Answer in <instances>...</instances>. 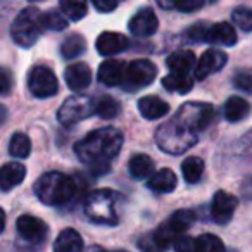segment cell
<instances>
[{
	"mask_svg": "<svg viewBox=\"0 0 252 252\" xmlns=\"http://www.w3.org/2000/svg\"><path fill=\"white\" fill-rule=\"evenodd\" d=\"M33 192L40 202L47 206H64L76 193V183L64 173L49 171L36 180L33 185Z\"/></svg>",
	"mask_w": 252,
	"mask_h": 252,
	"instance_id": "2",
	"label": "cell"
},
{
	"mask_svg": "<svg viewBox=\"0 0 252 252\" xmlns=\"http://www.w3.org/2000/svg\"><path fill=\"white\" fill-rule=\"evenodd\" d=\"M64 80H66L67 87L73 92H83L90 87L92 83V71L87 64L76 63L71 64L64 71Z\"/></svg>",
	"mask_w": 252,
	"mask_h": 252,
	"instance_id": "17",
	"label": "cell"
},
{
	"mask_svg": "<svg viewBox=\"0 0 252 252\" xmlns=\"http://www.w3.org/2000/svg\"><path fill=\"white\" fill-rule=\"evenodd\" d=\"M9 154L18 159L28 158L32 154V140L28 138V135L21 133V131L12 135L11 142H9Z\"/></svg>",
	"mask_w": 252,
	"mask_h": 252,
	"instance_id": "29",
	"label": "cell"
},
{
	"mask_svg": "<svg viewBox=\"0 0 252 252\" xmlns=\"http://www.w3.org/2000/svg\"><path fill=\"white\" fill-rule=\"evenodd\" d=\"M130 47V40L116 32H104L98 35L95 49L100 56H116Z\"/></svg>",
	"mask_w": 252,
	"mask_h": 252,
	"instance_id": "16",
	"label": "cell"
},
{
	"mask_svg": "<svg viewBox=\"0 0 252 252\" xmlns=\"http://www.w3.org/2000/svg\"><path fill=\"white\" fill-rule=\"evenodd\" d=\"M162 87L168 92H173V94H189L193 88V80L190 76L169 73L168 76L162 78Z\"/></svg>",
	"mask_w": 252,
	"mask_h": 252,
	"instance_id": "28",
	"label": "cell"
},
{
	"mask_svg": "<svg viewBox=\"0 0 252 252\" xmlns=\"http://www.w3.org/2000/svg\"><path fill=\"white\" fill-rule=\"evenodd\" d=\"M54 252H85L83 238L73 228H66L57 235L54 242Z\"/></svg>",
	"mask_w": 252,
	"mask_h": 252,
	"instance_id": "21",
	"label": "cell"
},
{
	"mask_svg": "<svg viewBox=\"0 0 252 252\" xmlns=\"http://www.w3.org/2000/svg\"><path fill=\"white\" fill-rule=\"evenodd\" d=\"M231 19L233 23L244 32H252V9L245 7V5H238L231 12Z\"/></svg>",
	"mask_w": 252,
	"mask_h": 252,
	"instance_id": "34",
	"label": "cell"
},
{
	"mask_svg": "<svg viewBox=\"0 0 252 252\" xmlns=\"http://www.w3.org/2000/svg\"><path fill=\"white\" fill-rule=\"evenodd\" d=\"M173 245H175V252H199V249H197V238L185 237V235L180 237Z\"/></svg>",
	"mask_w": 252,
	"mask_h": 252,
	"instance_id": "38",
	"label": "cell"
},
{
	"mask_svg": "<svg viewBox=\"0 0 252 252\" xmlns=\"http://www.w3.org/2000/svg\"><path fill=\"white\" fill-rule=\"evenodd\" d=\"M193 223H195V213L190 209H180L175 211L162 224H159L154 235L159 244L168 249L169 244H175L180 237H183L182 233H185Z\"/></svg>",
	"mask_w": 252,
	"mask_h": 252,
	"instance_id": "6",
	"label": "cell"
},
{
	"mask_svg": "<svg viewBox=\"0 0 252 252\" xmlns=\"http://www.w3.org/2000/svg\"><path fill=\"white\" fill-rule=\"evenodd\" d=\"M197 57L192 50H180L175 52L166 59V66L169 67L173 74H182V76H190L192 69L197 67Z\"/></svg>",
	"mask_w": 252,
	"mask_h": 252,
	"instance_id": "18",
	"label": "cell"
},
{
	"mask_svg": "<svg viewBox=\"0 0 252 252\" xmlns=\"http://www.w3.org/2000/svg\"><path fill=\"white\" fill-rule=\"evenodd\" d=\"M228 63V56L223 50L209 49L200 56L199 63L195 67V78L197 80H204V78L211 76V74L221 71Z\"/></svg>",
	"mask_w": 252,
	"mask_h": 252,
	"instance_id": "14",
	"label": "cell"
},
{
	"mask_svg": "<svg viewBox=\"0 0 252 252\" xmlns=\"http://www.w3.org/2000/svg\"><path fill=\"white\" fill-rule=\"evenodd\" d=\"M209 43L214 45H226L231 47L237 43V32L230 23H216V25L211 26L209 32Z\"/></svg>",
	"mask_w": 252,
	"mask_h": 252,
	"instance_id": "24",
	"label": "cell"
},
{
	"mask_svg": "<svg viewBox=\"0 0 252 252\" xmlns=\"http://www.w3.org/2000/svg\"><path fill=\"white\" fill-rule=\"evenodd\" d=\"M94 7L98 12H111L118 7V2L116 0H94Z\"/></svg>",
	"mask_w": 252,
	"mask_h": 252,
	"instance_id": "41",
	"label": "cell"
},
{
	"mask_svg": "<svg viewBox=\"0 0 252 252\" xmlns=\"http://www.w3.org/2000/svg\"><path fill=\"white\" fill-rule=\"evenodd\" d=\"M116 200H118V193L112 190H95L88 193V197L85 199V214L97 224L114 226L118 224V214L114 209Z\"/></svg>",
	"mask_w": 252,
	"mask_h": 252,
	"instance_id": "4",
	"label": "cell"
},
{
	"mask_svg": "<svg viewBox=\"0 0 252 252\" xmlns=\"http://www.w3.org/2000/svg\"><path fill=\"white\" fill-rule=\"evenodd\" d=\"M211 23L207 21H199L195 25H192L189 30H187V36L189 40L192 42H199V43H204L209 40V32H211Z\"/></svg>",
	"mask_w": 252,
	"mask_h": 252,
	"instance_id": "35",
	"label": "cell"
},
{
	"mask_svg": "<svg viewBox=\"0 0 252 252\" xmlns=\"http://www.w3.org/2000/svg\"><path fill=\"white\" fill-rule=\"evenodd\" d=\"M121 111V104L114 97L102 95L98 100H95V114L102 119H114Z\"/></svg>",
	"mask_w": 252,
	"mask_h": 252,
	"instance_id": "30",
	"label": "cell"
},
{
	"mask_svg": "<svg viewBox=\"0 0 252 252\" xmlns=\"http://www.w3.org/2000/svg\"><path fill=\"white\" fill-rule=\"evenodd\" d=\"M176 185H178V178H176L175 173L168 168L156 171L147 182L149 189L158 193H171L173 190L176 189Z\"/></svg>",
	"mask_w": 252,
	"mask_h": 252,
	"instance_id": "22",
	"label": "cell"
},
{
	"mask_svg": "<svg viewBox=\"0 0 252 252\" xmlns=\"http://www.w3.org/2000/svg\"><path fill=\"white\" fill-rule=\"evenodd\" d=\"M182 175H183V180L190 185L193 183H199L200 178L204 175V161L200 158H187L185 161L182 162Z\"/></svg>",
	"mask_w": 252,
	"mask_h": 252,
	"instance_id": "27",
	"label": "cell"
},
{
	"mask_svg": "<svg viewBox=\"0 0 252 252\" xmlns=\"http://www.w3.org/2000/svg\"><path fill=\"white\" fill-rule=\"evenodd\" d=\"M59 7L69 21H81L88 12V5L85 2H76V0H63Z\"/></svg>",
	"mask_w": 252,
	"mask_h": 252,
	"instance_id": "32",
	"label": "cell"
},
{
	"mask_svg": "<svg viewBox=\"0 0 252 252\" xmlns=\"http://www.w3.org/2000/svg\"><path fill=\"white\" fill-rule=\"evenodd\" d=\"M126 66L123 61H116V59H107L98 66L97 71V78L102 85L105 87H118L119 83H125V76H126Z\"/></svg>",
	"mask_w": 252,
	"mask_h": 252,
	"instance_id": "15",
	"label": "cell"
},
{
	"mask_svg": "<svg viewBox=\"0 0 252 252\" xmlns=\"http://www.w3.org/2000/svg\"><path fill=\"white\" fill-rule=\"evenodd\" d=\"M158 76V67L149 59H135L126 66L125 85L128 90L145 88L152 83Z\"/></svg>",
	"mask_w": 252,
	"mask_h": 252,
	"instance_id": "10",
	"label": "cell"
},
{
	"mask_svg": "<svg viewBox=\"0 0 252 252\" xmlns=\"http://www.w3.org/2000/svg\"><path fill=\"white\" fill-rule=\"evenodd\" d=\"M87 252H128V251H104L102 247H97V245H94V247H90Z\"/></svg>",
	"mask_w": 252,
	"mask_h": 252,
	"instance_id": "43",
	"label": "cell"
},
{
	"mask_svg": "<svg viewBox=\"0 0 252 252\" xmlns=\"http://www.w3.org/2000/svg\"><path fill=\"white\" fill-rule=\"evenodd\" d=\"M42 12L36 7H26L18 14L11 26V36L23 49H28L36 43L42 35Z\"/></svg>",
	"mask_w": 252,
	"mask_h": 252,
	"instance_id": "5",
	"label": "cell"
},
{
	"mask_svg": "<svg viewBox=\"0 0 252 252\" xmlns=\"http://www.w3.org/2000/svg\"><path fill=\"white\" fill-rule=\"evenodd\" d=\"M26 176V168L21 162H5L0 171V189L2 192H9L14 187L21 185Z\"/></svg>",
	"mask_w": 252,
	"mask_h": 252,
	"instance_id": "20",
	"label": "cell"
},
{
	"mask_svg": "<svg viewBox=\"0 0 252 252\" xmlns=\"http://www.w3.org/2000/svg\"><path fill=\"white\" fill-rule=\"evenodd\" d=\"M123 133L112 126L100 128L74 144L76 158L88 164L95 175H102L111 169V161L123 147Z\"/></svg>",
	"mask_w": 252,
	"mask_h": 252,
	"instance_id": "1",
	"label": "cell"
},
{
	"mask_svg": "<svg viewBox=\"0 0 252 252\" xmlns=\"http://www.w3.org/2000/svg\"><path fill=\"white\" fill-rule=\"evenodd\" d=\"M214 105L206 102H187L178 109L176 116L192 128L195 133L206 130L207 126L214 121Z\"/></svg>",
	"mask_w": 252,
	"mask_h": 252,
	"instance_id": "8",
	"label": "cell"
},
{
	"mask_svg": "<svg viewBox=\"0 0 252 252\" xmlns=\"http://www.w3.org/2000/svg\"><path fill=\"white\" fill-rule=\"evenodd\" d=\"M138 111H140L142 118L149 119V121H156V119H161L168 114L169 104L156 95H147V97H142L138 100Z\"/></svg>",
	"mask_w": 252,
	"mask_h": 252,
	"instance_id": "19",
	"label": "cell"
},
{
	"mask_svg": "<svg viewBox=\"0 0 252 252\" xmlns=\"http://www.w3.org/2000/svg\"><path fill=\"white\" fill-rule=\"evenodd\" d=\"M16 230H18L19 237L23 240L33 245L43 244L47 238V233H49V226H47L45 221L36 216H32V214L19 216L18 221H16Z\"/></svg>",
	"mask_w": 252,
	"mask_h": 252,
	"instance_id": "11",
	"label": "cell"
},
{
	"mask_svg": "<svg viewBox=\"0 0 252 252\" xmlns=\"http://www.w3.org/2000/svg\"><path fill=\"white\" fill-rule=\"evenodd\" d=\"M85 50H87V40H85V36L78 35V33L69 35L61 43V54H63L64 59H76Z\"/></svg>",
	"mask_w": 252,
	"mask_h": 252,
	"instance_id": "26",
	"label": "cell"
},
{
	"mask_svg": "<svg viewBox=\"0 0 252 252\" xmlns=\"http://www.w3.org/2000/svg\"><path fill=\"white\" fill-rule=\"evenodd\" d=\"M69 19L63 14V11H56V9H49V11L42 12V26L43 30L49 32H63L67 28Z\"/></svg>",
	"mask_w": 252,
	"mask_h": 252,
	"instance_id": "31",
	"label": "cell"
},
{
	"mask_svg": "<svg viewBox=\"0 0 252 252\" xmlns=\"http://www.w3.org/2000/svg\"><path fill=\"white\" fill-rule=\"evenodd\" d=\"M156 142H158L161 151L178 156L197 144V133L175 114L169 121H166L164 125L158 128Z\"/></svg>",
	"mask_w": 252,
	"mask_h": 252,
	"instance_id": "3",
	"label": "cell"
},
{
	"mask_svg": "<svg viewBox=\"0 0 252 252\" xmlns=\"http://www.w3.org/2000/svg\"><path fill=\"white\" fill-rule=\"evenodd\" d=\"M28 90L36 98H49L59 92V81L47 66H35L28 74Z\"/></svg>",
	"mask_w": 252,
	"mask_h": 252,
	"instance_id": "9",
	"label": "cell"
},
{
	"mask_svg": "<svg viewBox=\"0 0 252 252\" xmlns=\"http://www.w3.org/2000/svg\"><path fill=\"white\" fill-rule=\"evenodd\" d=\"M197 249L199 252H224V244L216 235L202 233L197 237Z\"/></svg>",
	"mask_w": 252,
	"mask_h": 252,
	"instance_id": "33",
	"label": "cell"
},
{
	"mask_svg": "<svg viewBox=\"0 0 252 252\" xmlns=\"http://www.w3.org/2000/svg\"><path fill=\"white\" fill-rule=\"evenodd\" d=\"M237 204L238 200L235 199V195L228 193L226 190H218L213 197V202H211V218L218 224L230 223L235 209H237Z\"/></svg>",
	"mask_w": 252,
	"mask_h": 252,
	"instance_id": "12",
	"label": "cell"
},
{
	"mask_svg": "<svg viewBox=\"0 0 252 252\" xmlns=\"http://www.w3.org/2000/svg\"><path fill=\"white\" fill-rule=\"evenodd\" d=\"M233 85L244 94L252 95V73L247 69H240L233 74Z\"/></svg>",
	"mask_w": 252,
	"mask_h": 252,
	"instance_id": "36",
	"label": "cell"
},
{
	"mask_svg": "<svg viewBox=\"0 0 252 252\" xmlns=\"http://www.w3.org/2000/svg\"><path fill=\"white\" fill-rule=\"evenodd\" d=\"M95 114V100L85 95H73V97L66 98L63 105L59 107L57 112V119L61 125L64 126H73L76 123L83 121V119L90 118Z\"/></svg>",
	"mask_w": 252,
	"mask_h": 252,
	"instance_id": "7",
	"label": "cell"
},
{
	"mask_svg": "<svg viewBox=\"0 0 252 252\" xmlns=\"http://www.w3.org/2000/svg\"><path fill=\"white\" fill-rule=\"evenodd\" d=\"M224 119L230 123H238L251 114V104L242 97H230L223 105Z\"/></svg>",
	"mask_w": 252,
	"mask_h": 252,
	"instance_id": "23",
	"label": "cell"
},
{
	"mask_svg": "<svg viewBox=\"0 0 252 252\" xmlns=\"http://www.w3.org/2000/svg\"><path fill=\"white\" fill-rule=\"evenodd\" d=\"M206 5L204 0H180V2H173V9H178L182 12H195Z\"/></svg>",
	"mask_w": 252,
	"mask_h": 252,
	"instance_id": "39",
	"label": "cell"
},
{
	"mask_svg": "<svg viewBox=\"0 0 252 252\" xmlns=\"http://www.w3.org/2000/svg\"><path fill=\"white\" fill-rule=\"evenodd\" d=\"M11 88H12V74L11 71L4 67V69L0 71V94L5 97L11 92Z\"/></svg>",
	"mask_w": 252,
	"mask_h": 252,
	"instance_id": "40",
	"label": "cell"
},
{
	"mask_svg": "<svg viewBox=\"0 0 252 252\" xmlns=\"http://www.w3.org/2000/svg\"><path fill=\"white\" fill-rule=\"evenodd\" d=\"M128 169H130V175L135 180H145L152 176L154 162L147 154H135L128 162Z\"/></svg>",
	"mask_w": 252,
	"mask_h": 252,
	"instance_id": "25",
	"label": "cell"
},
{
	"mask_svg": "<svg viewBox=\"0 0 252 252\" xmlns=\"http://www.w3.org/2000/svg\"><path fill=\"white\" fill-rule=\"evenodd\" d=\"M138 249H140L142 252H166V249L158 242L154 231L144 235V237L138 240Z\"/></svg>",
	"mask_w": 252,
	"mask_h": 252,
	"instance_id": "37",
	"label": "cell"
},
{
	"mask_svg": "<svg viewBox=\"0 0 252 252\" xmlns=\"http://www.w3.org/2000/svg\"><path fill=\"white\" fill-rule=\"evenodd\" d=\"M128 28L135 36H152L159 28V19L152 7H142L133 14V18L128 23Z\"/></svg>",
	"mask_w": 252,
	"mask_h": 252,
	"instance_id": "13",
	"label": "cell"
},
{
	"mask_svg": "<svg viewBox=\"0 0 252 252\" xmlns=\"http://www.w3.org/2000/svg\"><path fill=\"white\" fill-rule=\"evenodd\" d=\"M242 197L245 200H252V176L245 178V182L242 183Z\"/></svg>",
	"mask_w": 252,
	"mask_h": 252,
	"instance_id": "42",
	"label": "cell"
}]
</instances>
